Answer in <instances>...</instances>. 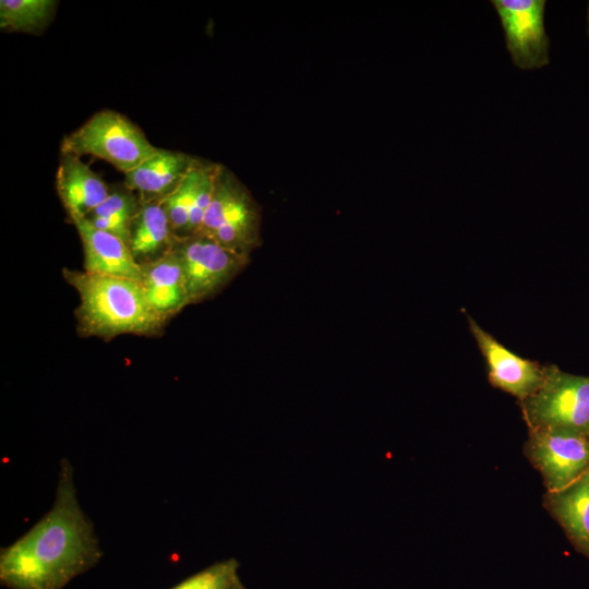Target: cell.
<instances>
[{
  "label": "cell",
  "mask_w": 589,
  "mask_h": 589,
  "mask_svg": "<svg viewBox=\"0 0 589 589\" xmlns=\"http://www.w3.org/2000/svg\"><path fill=\"white\" fill-rule=\"evenodd\" d=\"M139 195L123 182L110 187L108 196L85 218L96 228L110 232L127 244L131 221L139 208Z\"/></svg>",
  "instance_id": "17"
},
{
  "label": "cell",
  "mask_w": 589,
  "mask_h": 589,
  "mask_svg": "<svg viewBox=\"0 0 589 589\" xmlns=\"http://www.w3.org/2000/svg\"><path fill=\"white\" fill-rule=\"evenodd\" d=\"M100 555L93 525L77 501L73 469L63 460L50 510L1 550L0 580L10 589H62Z\"/></svg>",
  "instance_id": "1"
},
{
  "label": "cell",
  "mask_w": 589,
  "mask_h": 589,
  "mask_svg": "<svg viewBox=\"0 0 589 589\" xmlns=\"http://www.w3.org/2000/svg\"><path fill=\"white\" fill-rule=\"evenodd\" d=\"M141 267L140 283L157 312L169 320L189 305L182 267L173 250Z\"/></svg>",
  "instance_id": "16"
},
{
  "label": "cell",
  "mask_w": 589,
  "mask_h": 589,
  "mask_svg": "<svg viewBox=\"0 0 589 589\" xmlns=\"http://www.w3.org/2000/svg\"><path fill=\"white\" fill-rule=\"evenodd\" d=\"M57 8L56 0H1L0 27L38 35L51 23Z\"/></svg>",
  "instance_id": "18"
},
{
  "label": "cell",
  "mask_w": 589,
  "mask_h": 589,
  "mask_svg": "<svg viewBox=\"0 0 589 589\" xmlns=\"http://www.w3.org/2000/svg\"><path fill=\"white\" fill-rule=\"evenodd\" d=\"M218 166L195 157L178 187L161 200L177 236L199 232L213 197Z\"/></svg>",
  "instance_id": "10"
},
{
  "label": "cell",
  "mask_w": 589,
  "mask_h": 589,
  "mask_svg": "<svg viewBox=\"0 0 589 589\" xmlns=\"http://www.w3.org/2000/svg\"><path fill=\"white\" fill-rule=\"evenodd\" d=\"M260 207L252 194L230 169L219 164L213 197L197 233L250 256L260 244Z\"/></svg>",
  "instance_id": "4"
},
{
  "label": "cell",
  "mask_w": 589,
  "mask_h": 589,
  "mask_svg": "<svg viewBox=\"0 0 589 589\" xmlns=\"http://www.w3.org/2000/svg\"><path fill=\"white\" fill-rule=\"evenodd\" d=\"M84 253V272L141 281L142 267L128 244L117 236L94 227L85 217L71 215Z\"/></svg>",
  "instance_id": "11"
},
{
  "label": "cell",
  "mask_w": 589,
  "mask_h": 589,
  "mask_svg": "<svg viewBox=\"0 0 589 589\" xmlns=\"http://www.w3.org/2000/svg\"><path fill=\"white\" fill-rule=\"evenodd\" d=\"M524 455L545 491L564 489L589 470V435L558 430H528Z\"/></svg>",
  "instance_id": "7"
},
{
  "label": "cell",
  "mask_w": 589,
  "mask_h": 589,
  "mask_svg": "<svg viewBox=\"0 0 589 589\" xmlns=\"http://www.w3.org/2000/svg\"><path fill=\"white\" fill-rule=\"evenodd\" d=\"M155 147L145 133L122 113L104 109L64 135L60 152L103 159L124 175L152 156Z\"/></svg>",
  "instance_id": "3"
},
{
  "label": "cell",
  "mask_w": 589,
  "mask_h": 589,
  "mask_svg": "<svg viewBox=\"0 0 589 589\" xmlns=\"http://www.w3.org/2000/svg\"><path fill=\"white\" fill-rule=\"evenodd\" d=\"M587 33L589 35V4H588V11H587Z\"/></svg>",
  "instance_id": "20"
},
{
  "label": "cell",
  "mask_w": 589,
  "mask_h": 589,
  "mask_svg": "<svg viewBox=\"0 0 589 589\" xmlns=\"http://www.w3.org/2000/svg\"><path fill=\"white\" fill-rule=\"evenodd\" d=\"M231 589H243L241 585L237 581Z\"/></svg>",
  "instance_id": "21"
},
{
  "label": "cell",
  "mask_w": 589,
  "mask_h": 589,
  "mask_svg": "<svg viewBox=\"0 0 589 589\" xmlns=\"http://www.w3.org/2000/svg\"><path fill=\"white\" fill-rule=\"evenodd\" d=\"M237 581V563L228 560L207 567L171 589H231Z\"/></svg>",
  "instance_id": "19"
},
{
  "label": "cell",
  "mask_w": 589,
  "mask_h": 589,
  "mask_svg": "<svg viewBox=\"0 0 589 589\" xmlns=\"http://www.w3.org/2000/svg\"><path fill=\"white\" fill-rule=\"evenodd\" d=\"M469 330L472 334L488 369L490 384L521 402L533 395L541 386L545 364L522 358L501 344L484 330L465 312Z\"/></svg>",
  "instance_id": "9"
},
{
  "label": "cell",
  "mask_w": 589,
  "mask_h": 589,
  "mask_svg": "<svg viewBox=\"0 0 589 589\" xmlns=\"http://www.w3.org/2000/svg\"><path fill=\"white\" fill-rule=\"evenodd\" d=\"M172 250L182 267L189 304L215 294L249 262V256L202 233L178 237Z\"/></svg>",
  "instance_id": "6"
},
{
  "label": "cell",
  "mask_w": 589,
  "mask_h": 589,
  "mask_svg": "<svg viewBox=\"0 0 589 589\" xmlns=\"http://www.w3.org/2000/svg\"><path fill=\"white\" fill-rule=\"evenodd\" d=\"M56 190L69 216L86 217L108 196L110 187L80 156L61 153Z\"/></svg>",
  "instance_id": "12"
},
{
  "label": "cell",
  "mask_w": 589,
  "mask_h": 589,
  "mask_svg": "<svg viewBox=\"0 0 589 589\" xmlns=\"http://www.w3.org/2000/svg\"><path fill=\"white\" fill-rule=\"evenodd\" d=\"M194 159V156L183 152L157 148L124 175L123 183L141 200H163L178 187Z\"/></svg>",
  "instance_id": "14"
},
{
  "label": "cell",
  "mask_w": 589,
  "mask_h": 589,
  "mask_svg": "<svg viewBox=\"0 0 589 589\" xmlns=\"http://www.w3.org/2000/svg\"><path fill=\"white\" fill-rule=\"evenodd\" d=\"M62 275L80 297L74 315L81 337L110 340L123 334L161 335L168 318L152 306L140 281L68 267Z\"/></svg>",
  "instance_id": "2"
},
{
  "label": "cell",
  "mask_w": 589,
  "mask_h": 589,
  "mask_svg": "<svg viewBox=\"0 0 589 589\" xmlns=\"http://www.w3.org/2000/svg\"><path fill=\"white\" fill-rule=\"evenodd\" d=\"M503 27L506 49L521 70L550 63V39L544 26L545 0H491Z\"/></svg>",
  "instance_id": "8"
},
{
  "label": "cell",
  "mask_w": 589,
  "mask_h": 589,
  "mask_svg": "<svg viewBox=\"0 0 589 589\" xmlns=\"http://www.w3.org/2000/svg\"><path fill=\"white\" fill-rule=\"evenodd\" d=\"M542 505L575 550L589 560V470L562 490L545 491Z\"/></svg>",
  "instance_id": "13"
},
{
  "label": "cell",
  "mask_w": 589,
  "mask_h": 589,
  "mask_svg": "<svg viewBox=\"0 0 589 589\" xmlns=\"http://www.w3.org/2000/svg\"><path fill=\"white\" fill-rule=\"evenodd\" d=\"M179 236L161 200H141L131 221L128 247L137 264L154 262L170 252Z\"/></svg>",
  "instance_id": "15"
},
{
  "label": "cell",
  "mask_w": 589,
  "mask_h": 589,
  "mask_svg": "<svg viewBox=\"0 0 589 589\" xmlns=\"http://www.w3.org/2000/svg\"><path fill=\"white\" fill-rule=\"evenodd\" d=\"M528 430H558L589 435V376L545 364L540 388L519 402Z\"/></svg>",
  "instance_id": "5"
}]
</instances>
